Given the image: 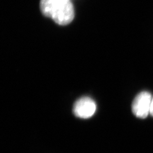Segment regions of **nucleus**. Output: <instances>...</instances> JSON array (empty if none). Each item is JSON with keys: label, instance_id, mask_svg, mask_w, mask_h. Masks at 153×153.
<instances>
[{"label": "nucleus", "instance_id": "obj_1", "mask_svg": "<svg viewBox=\"0 0 153 153\" xmlns=\"http://www.w3.org/2000/svg\"><path fill=\"white\" fill-rule=\"evenodd\" d=\"M40 10L60 26H66L75 17L74 7L70 0H40Z\"/></svg>", "mask_w": 153, "mask_h": 153}, {"label": "nucleus", "instance_id": "obj_2", "mask_svg": "<svg viewBox=\"0 0 153 153\" xmlns=\"http://www.w3.org/2000/svg\"><path fill=\"white\" fill-rule=\"evenodd\" d=\"M151 94L147 91H142L133 100L132 112L138 118L144 119L150 114Z\"/></svg>", "mask_w": 153, "mask_h": 153}, {"label": "nucleus", "instance_id": "obj_3", "mask_svg": "<svg viewBox=\"0 0 153 153\" xmlns=\"http://www.w3.org/2000/svg\"><path fill=\"white\" fill-rule=\"evenodd\" d=\"M97 110V105L94 100L88 97H84L78 99L75 102L73 112L79 118L88 119L92 117Z\"/></svg>", "mask_w": 153, "mask_h": 153}, {"label": "nucleus", "instance_id": "obj_4", "mask_svg": "<svg viewBox=\"0 0 153 153\" xmlns=\"http://www.w3.org/2000/svg\"><path fill=\"white\" fill-rule=\"evenodd\" d=\"M150 114L153 117V97L152 98L151 103V108H150Z\"/></svg>", "mask_w": 153, "mask_h": 153}]
</instances>
